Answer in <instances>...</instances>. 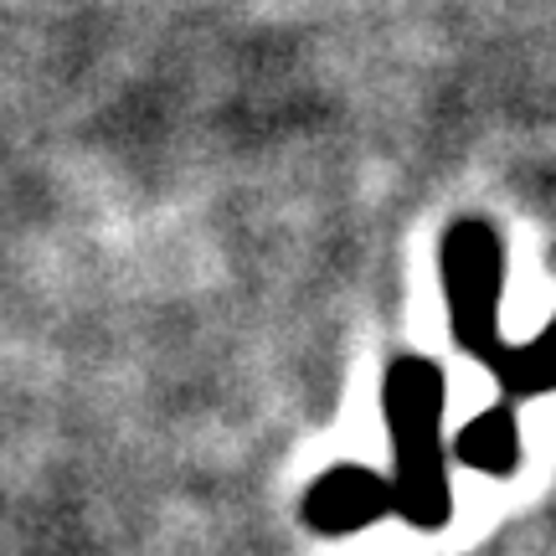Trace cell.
Here are the masks:
<instances>
[{"label":"cell","instance_id":"obj_1","mask_svg":"<svg viewBox=\"0 0 556 556\" xmlns=\"http://www.w3.org/2000/svg\"><path fill=\"white\" fill-rule=\"evenodd\" d=\"M387 428L397 448L392 510L407 526L433 531L448 520V469H443V371L422 356H402L387 371Z\"/></svg>","mask_w":556,"mask_h":556},{"label":"cell","instance_id":"obj_2","mask_svg":"<svg viewBox=\"0 0 556 556\" xmlns=\"http://www.w3.org/2000/svg\"><path fill=\"white\" fill-rule=\"evenodd\" d=\"M443 283L454 340L469 356H495V309H500V238L484 222H454L443 238Z\"/></svg>","mask_w":556,"mask_h":556},{"label":"cell","instance_id":"obj_3","mask_svg":"<svg viewBox=\"0 0 556 556\" xmlns=\"http://www.w3.org/2000/svg\"><path fill=\"white\" fill-rule=\"evenodd\" d=\"M392 510V484L361 464H340L325 479L309 484L304 495V520L325 531V536H340V531H361Z\"/></svg>","mask_w":556,"mask_h":556},{"label":"cell","instance_id":"obj_4","mask_svg":"<svg viewBox=\"0 0 556 556\" xmlns=\"http://www.w3.org/2000/svg\"><path fill=\"white\" fill-rule=\"evenodd\" d=\"M454 458L469 464V469H484V475H510L520 464V422L516 413L500 402L484 417H475L454 443Z\"/></svg>","mask_w":556,"mask_h":556},{"label":"cell","instance_id":"obj_5","mask_svg":"<svg viewBox=\"0 0 556 556\" xmlns=\"http://www.w3.org/2000/svg\"><path fill=\"white\" fill-rule=\"evenodd\" d=\"M495 366V377L505 392H516V397H531V392H546V336L526 340L520 351H495L490 356Z\"/></svg>","mask_w":556,"mask_h":556}]
</instances>
